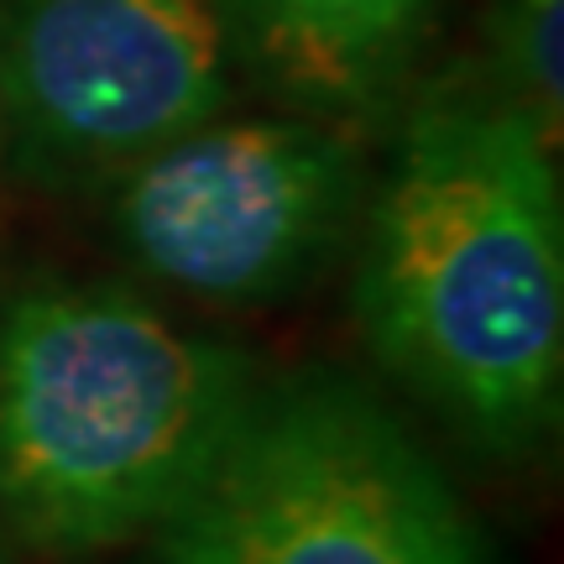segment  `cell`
I'll use <instances>...</instances> for the list:
<instances>
[{"label": "cell", "mask_w": 564, "mask_h": 564, "mask_svg": "<svg viewBox=\"0 0 564 564\" xmlns=\"http://www.w3.org/2000/svg\"><path fill=\"white\" fill-rule=\"evenodd\" d=\"M387 361L491 440L549 419L564 361V225L544 126L518 100L423 110L361 272Z\"/></svg>", "instance_id": "1"}, {"label": "cell", "mask_w": 564, "mask_h": 564, "mask_svg": "<svg viewBox=\"0 0 564 564\" xmlns=\"http://www.w3.org/2000/svg\"><path fill=\"white\" fill-rule=\"evenodd\" d=\"M246 413L241 356L131 293H32L0 324V507L53 549L167 528Z\"/></svg>", "instance_id": "2"}, {"label": "cell", "mask_w": 564, "mask_h": 564, "mask_svg": "<svg viewBox=\"0 0 564 564\" xmlns=\"http://www.w3.org/2000/svg\"><path fill=\"white\" fill-rule=\"evenodd\" d=\"M167 564H486V549L398 423L314 387L251 403L167 523Z\"/></svg>", "instance_id": "3"}, {"label": "cell", "mask_w": 564, "mask_h": 564, "mask_svg": "<svg viewBox=\"0 0 564 564\" xmlns=\"http://www.w3.org/2000/svg\"><path fill=\"white\" fill-rule=\"evenodd\" d=\"M356 158L293 121L194 126L141 152L116 204L126 251L152 278L215 303L272 299L335 241Z\"/></svg>", "instance_id": "4"}, {"label": "cell", "mask_w": 564, "mask_h": 564, "mask_svg": "<svg viewBox=\"0 0 564 564\" xmlns=\"http://www.w3.org/2000/svg\"><path fill=\"white\" fill-rule=\"evenodd\" d=\"M0 95L74 162H137L225 100L215 0H6Z\"/></svg>", "instance_id": "5"}, {"label": "cell", "mask_w": 564, "mask_h": 564, "mask_svg": "<svg viewBox=\"0 0 564 564\" xmlns=\"http://www.w3.org/2000/svg\"><path fill=\"white\" fill-rule=\"evenodd\" d=\"M272 47L324 79L377 63L403 37L423 0H246Z\"/></svg>", "instance_id": "6"}, {"label": "cell", "mask_w": 564, "mask_h": 564, "mask_svg": "<svg viewBox=\"0 0 564 564\" xmlns=\"http://www.w3.org/2000/svg\"><path fill=\"white\" fill-rule=\"evenodd\" d=\"M512 58L523 79V110L554 131L560 116V0H523L512 21Z\"/></svg>", "instance_id": "7"}]
</instances>
